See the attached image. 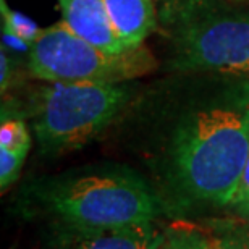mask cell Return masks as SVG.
Listing matches in <instances>:
<instances>
[{
  "mask_svg": "<svg viewBox=\"0 0 249 249\" xmlns=\"http://www.w3.org/2000/svg\"><path fill=\"white\" fill-rule=\"evenodd\" d=\"M225 211L240 218L241 222H249V154L245 167H243L240 181H238L235 193H233Z\"/></svg>",
  "mask_w": 249,
  "mask_h": 249,
  "instance_id": "obj_13",
  "label": "cell"
},
{
  "mask_svg": "<svg viewBox=\"0 0 249 249\" xmlns=\"http://www.w3.org/2000/svg\"><path fill=\"white\" fill-rule=\"evenodd\" d=\"M188 74L144 102L133 126L167 215L225 211L249 154V78Z\"/></svg>",
  "mask_w": 249,
  "mask_h": 249,
  "instance_id": "obj_1",
  "label": "cell"
},
{
  "mask_svg": "<svg viewBox=\"0 0 249 249\" xmlns=\"http://www.w3.org/2000/svg\"><path fill=\"white\" fill-rule=\"evenodd\" d=\"M133 96L128 83L42 84L28 110L39 152L55 157L88 146L120 120Z\"/></svg>",
  "mask_w": 249,
  "mask_h": 249,
  "instance_id": "obj_4",
  "label": "cell"
},
{
  "mask_svg": "<svg viewBox=\"0 0 249 249\" xmlns=\"http://www.w3.org/2000/svg\"><path fill=\"white\" fill-rule=\"evenodd\" d=\"M165 230L157 220L118 227L46 223L41 249H157Z\"/></svg>",
  "mask_w": 249,
  "mask_h": 249,
  "instance_id": "obj_6",
  "label": "cell"
},
{
  "mask_svg": "<svg viewBox=\"0 0 249 249\" xmlns=\"http://www.w3.org/2000/svg\"><path fill=\"white\" fill-rule=\"evenodd\" d=\"M156 5L170 71L249 78V7L228 0H156Z\"/></svg>",
  "mask_w": 249,
  "mask_h": 249,
  "instance_id": "obj_3",
  "label": "cell"
},
{
  "mask_svg": "<svg viewBox=\"0 0 249 249\" xmlns=\"http://www.w3.org/2000/svg\"><path fill=\"white\" fill-rule=\"evenodd\" d=\"M0 15H2V33L19 39L29 47H33V44L41 36L42 28H39L33 19L24 17L23 13L12 10L5 0H0Z\"/></svg>",
  "mask_w": 249,
  "mask_h": 249,
  "instance_id": "obj_10",
  "label": "cell"
},
{
  "mask_svg": "<svg viewBox=\"0 0 249 249\" xmlns=\"http://www.w3.org/2000/svg\"><path fill=\"white\" fill-rule=\"evenodd\" d=\"M29 73L46 83H128L154 71L157 60L147 47L110 53L74 34L63 21L41 31L29 49Z\"/></svg>",
  "mask_w": 249,
  "mask_h": 249,
  "instance_id": "obj_5",
  "label": "cell"
},
{
  "mask_svg": "<svg viewBox=\"0 0 249 249\" xmlns=\"http://www.w3.org/2000/svg\"><path fill=\"white\" fill-rule=\"evenodd\" d=\"M0 149L28 154L31 149V133L24 118L3 104L0 123Z\"/></svg>",
  "mask_w": 249,
  "mask_h": 249,
  "instance_id": "obj_9",
  "label": "cell"
},
{
  "mask_svg": "<svg viewBox=\"0 0 249 249\" xmlns=\"http://www.w3.org/2000/svg\"><path fill=\"white\" fill-rule=\"evenodd\" d=\"M108 17L128 49L144 46L157 29L156 0H104Z\"/></svg>",
  "mask_w": 249,
  "mask_h": 249,
  "instance_id": "obj_8",
  "label": "cell"
},
{
  "mask_svg": "<svg viewBox=\"0 0 249 249\" xmlns=\"http://www.w3.org/2000/svg\"><path fill=\"white\" fill-rule=\"evenodd\" d=\"M7 51L8 49L2 44V52H0V88H2V94L8 91L13 79V65Z\"/></svg>",
  "mask_w": 249,
  "mask_h": 249,
  "instance_id": "obj_15",
  "label": "cell"
},
{
  "mask_svg": "<svg viewBox=\"0 0 249 249\" xmlns=\"http://www.w3.org/2000/svg\"><path fill=\"white\" fill-rule=\"evenodd\" d=\"M157 249H211V236L194 227H168Z\"/></svg>",
  "mask_w": 249,
  "mask_h": 249,
  "instance_id": "obj_11",
  "label": "cell"
},
{
  "mask_svg": "<svg viewBox=\"0 0 249 249\" xmlns=\"http://www.w3.org/2000/svg\"><path fill=\"white\" fill-rule=\"evenodd\" d=\"M211 236V249H249V222L222 228Z\"/></svg>",
  "mask_w": 249,
  "mask_h": 249,
  "instance_id": "obj_12",
  "label": "cell"
},
{
  "mask_svg": "<svg viewBox=\"0 0 249 249\" xmlns=\"http://www.w3.org/2000/svg\"><path fill=\"white\" fill-rule=\"evenodd\" d=\"M62 21L89 44L110 53L126 52L108 17L104 0H58Z\"/></svg>",
  "mask_w": 249,
  "mask_h": 249,
  "instance_id": "obj_7",
  "label": "cell"
},
{
  "mask_svg": "<svg viewBox=\"0 0 249 249\" xmlns=\"http://www.w3.org/2000/svg\"><path fill=\"white\" fill-rule=\"evenodd\" d=\"M28 154L0 149V189L5 193L19 178Z\"/></svg>",
  "mask_w": 249,
  "mask_h": 249,
  "instance_id": "obj_14",
  "label": "cell"
},
{
  "mask_svg": "<svg viewBox=\"0 0 249 249\" xmlns=\"http://www.w3.org/2000/svg\"><path fill=\"white\" fill-rule=\"evenodd\" d=\"M18 211L44 223L118 227L159 220L162 202L139 170L118 162H99L29 180Z\"/></svg>",
  "mask_w": 249,
  "mask_h": 249,
  "instance_id": "obj_2",
  "label": "cell"
}]
</instances>
